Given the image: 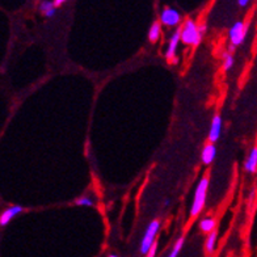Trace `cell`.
Wrapping results in <instances>:
<instances>
[{
    "label": "cell",
    "instance_id": "1",
    "mask_svg": "<svg viewBox=\"0 0 257 257\" xmlns=\"http://www.w3.org/2000/svg\"><path fill=\"white\" fill-rule=\"evenodd\" d=\"M207 189H209V177L205 176L200 180L197 188H196V193H194L193 204L190 207V216L196 218L200 215L206 204V197H207Z\"/></svg>",
    "mask_w": 257,
    "mask_h": 257
},
{
    "label": "cell",
    "instance_id": "2",
    "mask_svg": "<svg viewBox=\"0 0 257 257\" xmlns=\"http://www.w3.org/2000/svg\"><path fill=\"white\" fill-rule=\"evenodd\" d=\"M202 33L200 32V26L193 20H185L181 26V42L188 46H198L201 44Z\"/></svg>",
    "mask_w": 257,
    "mask_h": 257
},
{
    "label": "cell",
    "instance_id": "3",
    "mask_svg": "<svg viewBox=\"0 0 257 257\" xmlns=\"http://www.w3.org/2000/svg\"><path fill=\"white\" fill-rule=\"evenodd\" d=\"M159 228H160V222L156 219L153 220L149 224V227H147L145 235H143V239H142L141 246H139V252L142 255L147 256L154 244L156 243V235L159 232Z\"/></svg>",
    "mask_w": 257,
    "mask_h": 257
},
{
    "label": "cell",
    "instance_id": "4",
    "mask_svg": "<svg viewBox=\"0 0 257 257\" xmlns=\"http://www.w3.org/2000/svg\"><path fill=\"white\" fill-rule=\"evenodd\" d=\"M247 33H248V24L243 23V21H236L228 32L231 46L236 48V46L242 45L246 40Z\"/></svg>",
    "mask_w": 257,
    "mask_h": 257
},
{
    "label": "cell",
    "instance_id": "5",
    "mask_svg": "<svg viewBox=\"0 0 257 257\" xmlns=\"http://www.w3.org/2000/svg\"><path fill=\"white\" fill-rule=\"evenodd\" d=\"M159 20H160V24L165 26H176L181 21V15L175 8H164L160 12Z\"/></svg>",
    "mask_w": 257,
    "mask_h": 257
},
{
    "label": "cell",
    "instance_id": "6",
    "mask_svg": "<svg viewBox=\"0 0 257 257\" xmlns=\"http://www.w3.org/2000/svg\"><path fill=\"white\" fill-rule=\"evenodd\" d=\"M181 42V28L176 30L175 33L172 34L171 40L168 42V46H167V51H165V58H167L169 62H171L173 58H176V50H177V46Z\"/></svg>",
    "mask_w": 257,
    "mask_h": 257
},
{
    "label": "cell",
    "instance_id": "7",
    "mask_svg": "<svg viewBox=\"0 0 257 257\" xmlns=\"http://www.w3.org/2000/svg\"><path fill=\"white\" fill-rule=\"evenodd\" d=\"M23 207L19 205H15V206H11V207H8V209L4 210L1 214H0V226L1 227H5L9 222H11L16 215H19L20 212L23 211Z\"/></svg>",
    "mask_w": 257,
    "mask_h": 257
},
{
    "label": "cell",
    "instance_id": "8",
    "mask_svg": "<svg viewBox=\"0 0 257 257\" xmlns=\"http://www.w3.org/2000/svg\"><path fill=\"white\" fill-rule=\"evenodd\" d=\"M220 130H222V118L219 114H215L212 117L211 125H210L209 131V142L210 143H215L220 137Z\"/></svg>",
    "mask_w": 257,
    "mask_h": 257
},
{
    "label": "cell",
    "instance_id": "9",
    "mask_svg": "<svg viewBox=\"0 0 257 257\" xmlns=\"http://www.w3.org/2000/svg\"><path fill=\"white\" fill-rule=\"evenodd\" d=\"M216 156V147L214 143H207V145L204 146V149H202V153H201V160L202 163L205 164V165H209L214 161Z\"/></svg>",
    "mask_w": 257,
    "mask_h": 257
},
{
    "label": "cell",
    "instance_id": "10",
    "mask_svg": "<svg viewBox=\"0 0 257 257\" xmlns=\"http://www.w3.org/2000/svg\"><path fill=\"white\" fill-rule=\"evenodd\" d=\"M244 169L248 173H256L257 172V147H254L248 154V157L244 163Z\"/></svg>",
    "mask_w": 257,
    "mask_h": 257
},
{
    "label": "cell",
    "instance_id": "11",
    "mask_svg": "<svg viewBox=\"0 0 257 257\" xmlns=\"http://www.w3.org/2000/svg\"><path fill=\"white\" fill-rule=\"evenodd\" d=\"M216 240H218V232L212 231L211 234L207 235L205 242V251L207 255H212L214 251H215L216 247Z\"/></svg>",
    "mask_w": 257,
    "mask_h": 257
},
{
    "label": "cell",
    "instance_id": "12",
    "mask_svg": "<svg viewBox=\"0 0 257 257\" xmlns=\"http://www.w3.org/2000/svg\"><path fill=\"white\" fill-rule=\"evenodd\" d=\"M38 9H40V12H41L44 16H46V17H52V16L55 15L56 11L55 5H54V1H42V3L40 4Z\"/></svg>",
    "mask_w": 257,
    "mask_h": 257
},
{
    "label": "cell",
    "instance_id": "13",
    "mask_svg": "<svg viewBox=\"0 0 257 257\" xmlns=\"http://www.w3.org/2000/svg\"><path fill=\"white\" fill-rule=\"evenodd\" d=\"M215 219L211 218V216L204 218V219L200 222V228H201L204 232H206V234H211L212 231H215Z\"/></svg>",
    "mask_w": 257,
    "mask_h": 257
},
{
    "label": "cell",
    "instance_id": "14",
    "mask_svg": "<svg viewBox=\"0 0 257 257\" xmlns=\"http://www.w3.org/2000/svg\"><path fill=\"white\" fill-rule=\"evenodd\" d=\"M161 36V25L160 23H154L153 25H151V28H150L149 30V40L151 42H156L159 38H160Z\"/></svg>",
    "mask_w": 257,
    "mask_h": 257
},
{
    "label": "cell",
    "instance_id": "15",
    "mask_svg": "<svg viewBox=\"0 0 257 257\" xmlns=\"http://www.w3.org/2000/svg\"><path fill=\"white\" fill-rule=\"evenodd\" d=\"M184 243H185V238H184V236H183V238L177 239V242L173 244L171 252H169V255H168V257H177V256H179V254L181 252V250H183Z\"/></svg>",
    "mask_w": 257,
    "mask_h": 257
},
{
    "label": "cell",
    "instance_id": "16",
    "mask_svg": "<svg viewBox=\"0 0 257 257\" xmlns=\"http://www.w3.org/2000/svg\"><path fill=\"white\" fill-rule=\"evenodd\" d=\"M235 63V59H234V55H232L231 52H226L223 54V70L224 71H230L232 68Z\"/></svg>",
    "mask_w": 257,
    "mask_h": 257
},
{
    "label": "cell",
    "instance_id": "17",
    "mask_svg": "<svg viewBox=\"0 0 257 257\" xmlns=\"http://www.w3.org/2000/svg\"><path fill=\"white\" fill-rule=\"evenodd\" d=\"M76 206H94V200L88 196H82L75 201Z\"/></svg>",
    "mask_w": 257,
    "mask_h": 257
},
{
    "label": "cell",
    "instance_id": "18",
    "mask_svg": "<svg viewBox=\"0 0 257 257\" xmlns=\"http://www.w3.org/2000/svg\"><path fill=\"white\" fill-rule=\"evenodd\" d=\"M156 251H157V243H155L153 246V248H151V251L149 252V255L146 257H155L156 256Z\"/></svg>",
    "mask_w": 257,
    "mask_h": 257
},
{
    "label": "cell",
    "instance_id": "19",
    "mask_svg": "<svg viewBox=\"0 0 257 257\" xmlns=\"http://www.w3.org/2000/svg\"><path fill=\"white\" fill-rule=\"evenodd\" d=\"M238 4L240 7H247V5L250 4V1H248V0H239Z\"/></svg>",
    "mask_w": 257,
    "mask_h": 257
},
{
    "label": "cell",
    "instance_id": "20",
    "mask_svg": "<svg viewBox=\"0 0 257 257\" xmlns=\"http://www.w3.org/2000/svg\"><path fill=\"white\" fill-rule=\"evenodd\" d=\"M63 3H64L63 0H55V1H54V5H55V8H58V7H60V5H62Z\"/></svg>",
    "mask_w": 257,
    "mask_h": 257
},
{
    "label": "cell",
    "instance_id": "21",
    "mask_svg": "<svg viewBox=\"0 0 257 257\" xmlns=\"http://www.w3.org/2000/svg\"><path fill=\"white\" fill-rule=\"evenodd\" d=\"M171 63H173V64L179 63V56H176V58H173V59L171 60Z\"/></svg>",
    "mask_w": 257,
    "mask_h": 257
},
{
    "label": "cell",
    "instance_id": "22",
    "mask_svg": "<svg viewBox=\"0 0 257 257\" xmlns=\"http://www.w3.org/2000/svg\"><path fill=\"white\" fill-rule=\"evenodd\" d=\"M108 257H118V256H117V255H109Z\"/></svg>",
    "mask_w": 257,
    "mask_h": 257
},
{
    "label": "cell",
    "instance_id": "23",
    "mask_svg": "<svg viewBox=\"0 0 257 257\" xmlns=\"http://www.w3.org/2000/svg\"><path fill=\"white\" fill-rule=\"evenodd\" d=\"M209 257H212V256H209Z\"/></svg>",
    "mask_w": 257,
    "mask_h": 257
}]
</instances>
